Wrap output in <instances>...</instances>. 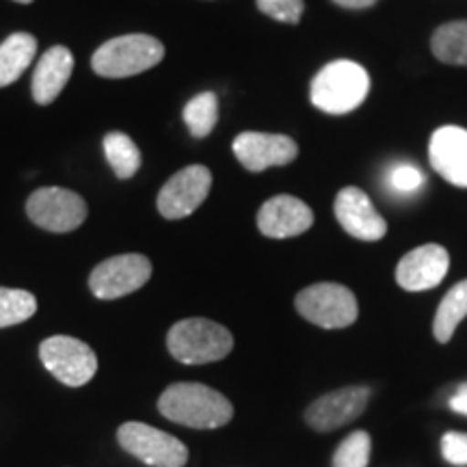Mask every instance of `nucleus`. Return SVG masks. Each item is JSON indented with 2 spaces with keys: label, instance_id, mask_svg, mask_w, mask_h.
Segmentation results:
<instances>
[{
  "label": "nucleus",
  "instance_id": "20",
  "mask_svg": "<svg viewBox=\"0 0 467 467\" xmlns=\"http://www.w3.org/2000/svg\"><path fill=\"white\" fill-rule=\"evenodd\" d=\"M433 55L448 66H467V20L441 25L431 39Z\"/></svg>",
  "mask_w": 467,
  "mask_h": 467
},
{
  "label": "nucleus",
  "instance_id": "10",
  "mask_svg": "<svg viewBox=\"0 0 467 467\" xmlns=\"http://www.w3.org/2000/svg\"><path fill=\"white\" fill-rule=\"evenodd\" d=\"M213 186V173L203 165L184 167L167 180L159 192V213L165 219L178 221L191 217L197 208L206 202Z\"/></svg>",
  "mask_w": 467,
  "mask_h": 467
},
{
  "label": "nucleus",
  "instance_id": "7",
  "mask_svg": "<svg viewBox=\"0 0 467 467\" xmlns=\"http://www.w3.org/2000/svg\"><path fill=\"white\" fill-rule=\"evenodd\" d=\"M39 359L52 377L67 388L87 385L98 372V358L89 344L72 336H52L39 347Z\"/></svg>",
  "mask_w": 467,
  "mask_h": 467
},
{
  "label": "nucleus",
  "instance_id": "23",
  "mask_svg": "<svg viewBox=\"0 0 467 467\" xmlns=\"http://www.w3.org/2000/svg\"><path fill=\"white\" fill-rule=\"evenodd\" d=\"M37 312V299L31 292L0 285V329L14 327L33 318Z\"/></svg>",
  "mask_w": 467,
  "mask_h": 467
},
{
  "label": "nucleus",
  "instance_id": "6",
  "mask_svg": "<svg viewBox=\"0 0 467 467\" xmlns=\"http://www.w3.org/2000/svg\"><path fill=\"white\" fill-rule=\"evenodd\" d=\"M117 441L128 454L150 467H184L189 461V448L178 437L143 422L121 424Z\"/></svg>",
  "mask_w": 467,
  "mask_h": 467
},
{
  "label": "nucleus",
  "instance_id": "14",
  "mask_svg": "<svg viewBox=\"0 0 467 467\" xmlns=\"http://www.w3.org/2000/svg\"><path fill=\"white\" fill-rule=\"evenodd\" d=\"M451 254L437 243L422 244L402 255L396 266V284L407 292H424L437 288L448 275Z\"/></svg>",
  "mask_w": 467,
  "mask_h": 467
},
{
  "label": "nucleus",
  "instance_id": "4",
  "mask_svg": "<svg viewBox=\"0 0 467 467\" xmlns=\"http://www.w3.org/2000/svg\"><path fill=\"white\" fill-rule=\"evenodd\" d=\"M165 57V46L151 35L134 33L109 39L91 58L93 72L104 78H128L159 66Z\"/></svg>",
  "mask_w": 467,
  "mask_h": 467
},
{
  "label": "nucleus",
  "instance_id": "28",
  "mask_svg": "<svg viewBox=\"0 0 467 467\" xmlns=\"http://www.w3.org/2000/svg\"><path fill=\"white\" fill-rule=\"evenodd\" d=\"M451 409L454 413H459V416H467V383L459 385L457 392L452 394Z\"/></svg>",
  "mask_w": 467,
  "mask_h": 467
},
{
  "label": "nucleus",
  "instance_id": "3",
  "mask_svg": "<svg viewBox=\"0 0 467 467\" xmlns=\"http://www.w3.org/2000/svg\"><path fill=\"white\" fill-rule=\"evenodd\" d=\"M167 348L180 364H214L232 353L234 337L227 327L214 323V320L186 318L169 329Z\"/></svg>",
  "mask_w": 467,
  "mask_h": 467
},
{
  "label": "nucleus",
  "instance_id": "21",
  "mask_svg": "<svg viewBox=\"0 0 467 467\" xmlns=\"http://www.w3.org/2000/svg\"><path fill=\"white\" fill-rule=\"evenodd\" d=\"M104 154L119 180L132 178L141 167V151L124 132H109L104 137Z\"/></svg>",
  "mask_w": 467,
  "mask_h": 467
},
{
  "label": "nucleus",
  "instance_id": "2",
  "mask_svg": "<svg viewBox=\"0 0 467 467\" xmlns=\"http://www.w3.org/2000/svg\"><path fill=\"white\" fill-rule=\"evenodd\" d=\"M370 91V76L359 63L340 61L327 63L320 72L314 76L309 87V98L318 110L329 115H347L350 110L361 107Z\"/></svg>",
  "mask_w": 467,
  "mask_h": 467
},
{
  "label": "nucleus",
  "instance_id": "13",
  "mask_svg": "<svg viewBox=\"0 0 467 467\" xmlns=\"http://www.w3.org/2000/svg\"><path fill=\"white\" fill-rule=\"evenodd\" d=\"M334 213L342 230L358 241L377 243L388 234L385 219L372 206L370 197L358 186H344L337 192Z\"/></svg>",
  "mask_w": 467,
  "mask_h": 467
},
{
  "label": "nucleus",
  "instance_id": "1",
  "mask_svg": "<svg viewBox=\"0 0 467 467\" xmlns=\"http://www.w3.org/2000/svg\"><path fill=\"white\" fill-rule=\"evenodd\" d=\"M159 411L189 429H221L234 418L232 402L203 383H173L159 399Z\"/></svg>",
  "mask_w": 467,
  "mask_h": 467
},
{
  "label": "nucleus",
  "instance_id": "8",
  "mask_svg": "<svg viewBox=\"0 0 467 467\" xmlns=\"http://www.w3.org/2000/svg\"><path fill=\"white\" fill-rule=\"evenodd\" d=\"M26 214L46 232L66 234L78 230L85 223L87 203L78 192L61 186H46L28 197Z\"/></svg>",
  "mask_w": 467,
  "mask_h": 467
},
{
  "label": "nucleus",
  "instance_id": "5",
  "mask_svg": "<svg viewBox=\"0 0 467 467\" xmlns=\"http://www.w3.org/2000/svg\"><path fill=\"white\" fill-rule=\"evenodd\" d=\"M295 307L307 323L320 329H347L359 317L353 290L334 282H320L303 288L296 295Z\"/></svg>",
  "mask_w": 467,
  "mask_h": 467
},
{
  "label": "nucleus",
  "instance_id": "22",
  "mask_svg": "<svg viewBox=\"0 0 467 467\" xmlns=\"http://www.w3.org/2000/svg\"><path fill=\"white\" fill-rule=\"evenodd\" d=\"M219 121V98L217 93L203 91L191 98L184 107V124L192 137L203 139L214 130Z\"/></svg>",
  "mask_w": 467,
  "mask_h": 467
},
{
  "label": "nucleus",
  "instance_id": "16",
  "mask_svg": "<svg viewBox=\"0 0 467 467\" xmlns=\"http://www.w3.org/2000/svg\"><path fill=\"white\" fill-rule=\"evenodd\" d=\"M314 225V213L306 202L292 195H275L258 213V230L268 238H292Z\"/></svg>",
  "mask_w": 467,
  "mask_h": 467
},
{
  "label": "nucleus",
  "instance_id": "12",
  "mask_svg": "<svg viewBox=\"0 0 467 467\" xmlns=\"http://www.w3.org/2000/svg\"><path fill=\"white\" fill-rule=\"evenodd\" d=\"M234 156L251 173L266 171L268 167L290 165L299 156V145L285 134L241 132L232 143Z\"/></svg>",
  "mask_w": 467,
  "mask_h": 467
},
{
  "label": "nucleus",
  "instance_id": "25",
  "mask_svg": "<svg viewBox=\"0 0 467 467\" xmlns=\"http://www.w3.org/2000/svg\"><path fill=\"white\" fill-rule=\"evenodd\" d=\"M262 14L284 25H299L306 3L303 0H255Z\"/></svg>",
  "mask_w": 467,
  "mask_h": 467
},
{
  "label": "nucleus",
  "instance_id": "19",
  "mask_svg": "<svg viewBox=\"0 0 467 467\" xmlns=\"http://www.w3.org/2000/svg\"><path fill=\"white\" fill-rule=\"evenodd\" d=\"M467 317V279L446 292L433 320V336L440 344L452 340L461 320Z\"/></svg>",
  "mask_w": 467,
  "mask_h": 467
},
{
  "label": "nucleus",
  "instance_id": "9",
  "mask_svg": "<svg viewBox=\"0 0 467 467\" xmlns=\"http://www.w3.org/2000/svg\"><path fill=\"white\" fill-rule=\"evenodd\" d=\"M151 277V262L141 254L115 255L98 265L89 275V288L98 299L113 301L143 288Z\"/></svg>",
  "mask_w": 467,
  "mask_h": 467
},
{
  "label": "nucleus",
  "instance_id": "27",
  "mask_svg": "<svg viewBox=\"0 0 467 467\" xmlns=\"http://www.w3.org/2000/svg\"><path fill=\"white\" fill-rule=\"evenodd\" d=\"M389 184L399 192H416L424 184V175L413 165H399L389 175Z\"/></svg>",
  "mask_w": 467,
  "mask_h": 467
},
{
  "label": "nucleus",
  "instance_id": "24",
  "mask_svg": "<svg viewBox=\"0 0 467 467\" xmlns=\"http://www.w3.org/2000/svg\"><path fill=\"white\" fill-rule=\"evenodd\" d=\"M372 440L368 431H355L344 437L340 446L336 448L331 467H368L370 463Z\"/></svg>",
  "mask_w": 467,
  "mask_h": 467
},
{
  "label": "nucleus",
  "instance_id": "11",
  "mask_svg": "<svg viewBox=\"0 0 467 467\" xmlns=\"http://www.w3.org/2000/svg\"><path fill=\"white\" fill-rule=\"evenodd\" d=\"M370 402V388L366 385H348L323 394L306 409V422L317 433H331L355 422L366 411Z\"/></svg>",
  "mask_w": 467,
  "mask_h": 467
},
{
  "label": "nucleus",
  "instance_id": "17",
  "mask_svg": "<svg viewBox=\"0 0 467 467\" xmlns=\"http://www.w3.org/2000/svg\"><path fill=\"white\" fill-rule=\"evenodd\" d=\"M74 72V57L66 46H55L39 58L33 74V98L37 104H50L58 98Z\"/></svg>",
  "mask_w": 467,
  "mask_h": 467
},
{
  "label": "nucleus",
  "instance_id": "26",
  "mask_svg": "<svg viewBox=\"0 0 467 467\" xmlns=\"http://www.w3.org/2000/svg\"><path fill=\"white\" fill-rule=\"evenodd\" d=\"M441 457L451 465H467V433L461 431H448L441 437Z\"/></svg>",
  "mask_w": 467,
  "mask_h": 467
},
{
  "label": "nucleus",
  "instance_id": "18",
  "mask_svg": "<svg viewBox=\"0 0 467 467\" xmlns=\"http://www.w3.org/2000/svg\"><path fill=\"white\" fill-rule=\"evenodd\" d=\"M35 52H37V39L28 33H14L0 44V87L16 83L26 67L31 66Z\"/></svg>",
  "mask_w": 467,
  "mask_h": 467
},
{
  "label": "nucleus",
  "instance_id": "15",
  "mask_svg": "<svg viewBox=\"0 0 467 467\" xmlns=\"http://www.w3.org/2000/svg\"><path fill=\"white\" fill-rule=\"evenodd\" d=\"M429 161L446 182L467 189V130L461 126L437 128L429 141Z\"/></svg>",
  "mask_w": 467,
  "mask_h": 467
},
{
  "label": "nucleus",
  "instance_id": "29",
  "mask_svg": "<svg viewBox=\"0 0 467 467\" xmlns=\"http://www.w3.org/2000/svg\"><path fill=\"white\" fill-rule=\"evenodd\" d=\"M336 5H340L344 9H368L377 3V0H334Z\"/></svg>",
  "mask_w": 467,
  "mask_h": 467
},
{
  "label": "nucleus",
  "instance_id": "30",
  "mask_svg": "<svg viewBox=\"0 0 467 467\" xmlns=\"http://www.w3.org/2000/svg\"><path fill=\"white\" fill-rule=\"evenodd\" d=\"M16 3H22V5H28V3H33V0H16Z\"/></svg>",
  "mask_w": 467,
  "mask_h": 467
}]
</instances>
